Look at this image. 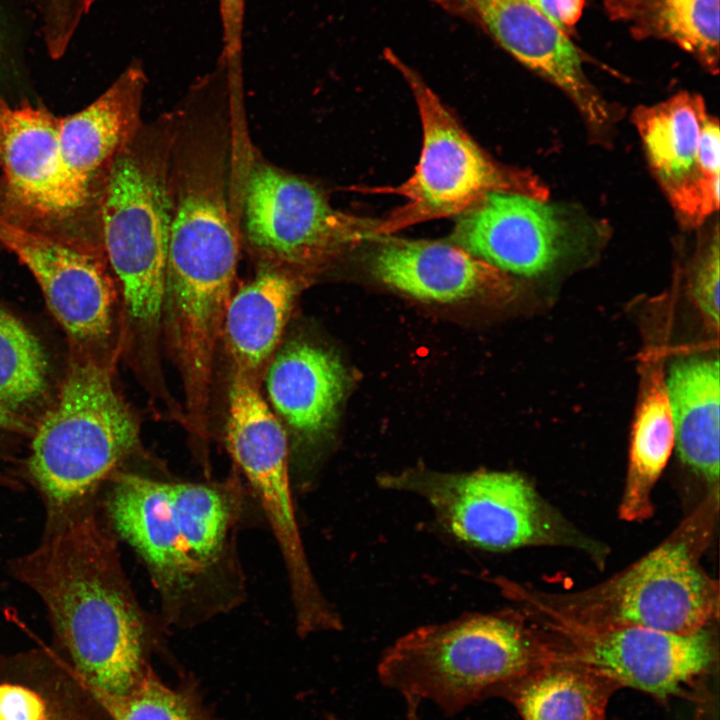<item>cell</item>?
Instances as JSON below:
<instances>
[{
	"instance_id": "7a4b0ae2",
	"label": "cell",
	"mask_w": 720,
	"mask_h": 720,
	"mask_svg": "<svg viewBox=\"0 0 720 720\" xmlns=\"http://www.w3.org/2000/svg\"><path fill=\"white\" fill-rule=\"evenodd\" d=\"M238 246L223 193L196 179L173 207L162 321L184 390L187 424L208 431L214 356L232 297Z\"/></svg>"
},
{
	"instance_id": "cb8c5ba5",
	"label": "cell",
	"mask_w": 720,
	"mask_h": 720,
	"mask_svg": "<svg viewBox=\"0 0 720 720\" xmlns=\"http://www.w3.org/2000/svg\"><path fill=\"white\" fill-rule=\"evenodd\" d=\"M674 446L665 376L656 369L647 378L632 426L628 473L619 506L623 520L642 521L652 515V491Z\"/></svg>"
},
{
	"instance_id": "d6986e66",
	"label": "cell",
	"mask_w": 720,
	"mask_h": 720,
	"mask_svg": "<svg viewBox=\"0 0 720 720\" xmlns=\"http://www.w3.org/2000/svg\"><path fill=\"white\" fill-rule=\"evenodd\" d=\"M144 82L142 69L132 64L88 106L60 117L64 165L78 192L96 209L110 163L138 134Z\"/></svg>"
},
{
	"instance_id": "8fae6325",
	"label": "cell",
	"mask_w": 720,
	"mask_h": 720,
	"mask_svg": "<svg viewBox=\"0 0 720 720\" xmlns=\"http://www.w3.org/2000/svg\"><path fill=\"white\" fill-rule=\"evenodd\" d=\"M59 122L43 104H11L0 97V214L25 227L87 242L76 223L97 210L66 170Z\"/></svg>"
},
{
	"instance_id": "9a60e30c",
	"label": "cell",
	"mask_w": 720,
	"mask_h": 720,
	"mask_svg": "<svg viewBox=\"0 0 720 720\" xmlns=\"http://www.w3.org/2000/svg\"><path fill=\"white\" fill-rule=\"evenodd\" d=\"M545 201L490 192L458 215L451 241L505 273H543L559 259L568 238L567 223Z\"/></svg>"
},
{
	"instance_id": "4316f807",
	"label": "cell",
	"mask_w": 720,
	"mask_h": 720,
	"mask_svg": "<svg viewBox=\"0 0 720 720\" xmlns=\"http://www.w3.org/2000/svg\"><path fill=\"white\" fill-rule=\"evenodd\" d=\"M49 363L30 329L0 305V405L25 416L45 396Z\"/></svg>"
},
{
	"instance_id": "5bb4252c",
	"label": "cell",
	"mask_w": 720,
	"mask_h": 720,
	"mask_svg": "<svg viewBox=\"0 0 720 720\" xmlns=\"http://www.w3.org/2000/svg\"><path fill=\"white\" fill-rule=\"evenodd\" d=\"M477 27L526 68L562 90L592 128H607L612 112L583 68L580 50L528 0H431Z\"/></svg>"
},
{
	"instance_id": "6da1fadb",
	"label": "cell",
	"mask_w": 720,
	"mask_h": 720,
	"mask_svg": "<svg viewBox=\"0 0 720 720\" xmlns=\"http://www.w3.org/2000/svg\"><path fill=\"white\" fill-rule=\"evenodd\" d=\"M105 520V519H104ZM99 509L9 561L42 601L59 646L94 696L128 693L152 667L153 638Z\"/></svg>"
},
{
	"instance_id": "ffe728a7",
	"label": "cell",
	"mask_w": 720,
	"mask_h": 720,
	"mask_svg": "<svg viewBox=\"0 0 720 720\" xmlns=\"http://www.w3.org/2000/svg\"><path fill=\"white\" fill-rule=\"evenodd\" d=\"M346 386L347 375L339 358L307 342L282 348L266 373L274 410L297 436L308 441L333 427Z\"/></svg>"
},
{
	"instance_id": "e0dca14e",
	"label": "cell",
	"mask_w": 720,
	"mask_h": 720,
	"mask_svg": "<svg viewBox=\"0 0 720 720\" xmlns=\"http://www.w3.org/2000/svg\"><path fill=\"white\" fill-rule=\"evenodd\" d=\"M104 488L105 521L141 556L162 594L173 600L191 593L203 574L182 537L169 482L118 470Z\"/></svg>"
},
{
	"instance_id": "f546056e",
	"label": "cell",
	"mask_w": 720,
	"mask_h": 720,
	"mask_svg": "<svg viewBox=\"0 0 720 720\" xmlns=\"http://www.w3.org/2000/svg\"><path fill=\"white\" fill-rule=\"evenodd\" d=\"M0 720H58L46 698L32 687L0 682Z\"/></svg>"
},
{
	"instance_id": "83f0119b",
	"label": "cell",
	"mask_w": 720,
	"mask_h": 720,
	"mask_svg": "<svg viewBox=\"0 0 720 720\" xmlns=\"http://www.w3.org/2000/svg\"><path fill=\"white\" fill-rule=\"evenodd\" d=\"M111 720H223L207 704L200 682L183 673L167 685L151 667L128 693L95 696Z\"/></svg>"
},
{
	"instance_id": "484cf974",
	"label": "cell",
	"mask_w": 720,
	"mask_h": 720,
	"mask_svg": "<svg viewBox=\"0 0 720 720\" xmlns=\"http://www.w3.org/2000/svg\"><path fill=\"white\" fill-rule=\"evenodd\" d=\"M182 537L204 575L220 559L232 524V497L216 486L169 482Z\"/></svg>"
},
{
	"instance_id": "9c48e42d",
	"label": "cell",
	"mask_w": 720,
	"mask_h": 720,
	"mask_svg": "<svg viewBox=\"0 0 720 720\" xmlns=\"http://www.w3.org/2000/svg\"><path fill=\"white\" fill-rule=\"evenodd\" d=\"M243 221L252 248L297 275L380 237V220L337 210L310 182L263 163L249 172Z\"/></svg>"
},
{
	"instance_id": "603a6c76",
	"label": "cell",
	"mask_w": 720,
	"mask_h": 720,
	"mask_svg": "<svg viewBox=\"0 0 720 720\" xmlns=\"http://www.w3.org/2000/svg\"><path fill=\"white\" fill-rule=\"evenodd\" d=\"M720 0H601L607 16L638 40L674 44L706 71H719Z\"/></svg>"
},
{
	"instance_id": "4fadbf2b",
	"label": "cell",
	"mask_w": 720,
	"mask_h": 720,
	"mask_svg": "<svg viewBox=\"0 0 720 720\" xmlns=\"http://www.w3.org/2000/svg\"><path fill=\"white\" fill-rule=\"evenodd\" d=\"M226 437L230 453L254 490L287 568L292 599L310 608L323 593L311 571L292 498L288 441L257 381L233 374L228 396Z\"/></svg>"
},
{
	"instance_id": "277c9868",
	"label": "cell",
	"mask_w": 720,
	"mask_h": 720,
	"mask_svg": "<svg viewBox=\"0 0 720 720\" xmlns=\"http://www.w3.org/2000/svg\"><path fill=\"white\" fill-rule=\"evenodd\" d=\"M538 659L541 646L521 612L470 613L401 636L384 651L377 673L387 688L451 716L505 695Z\"/></svg>"
},
{
	"instance_id": "d6a6232c",
	"label": "cell",
	"mask_w": 720,
	"mask_h": 720,
	"mask_svg": "<svg viewBox=\"0 0 720 720\" xmlns=\"http://www.w3.org/2000/svg\"><path fill=\"white\" fill-rule=\"evenodd\" d=\"M406 701V713H405V720H419L418 718V708L420 701L416 698L407 697L405 698ZM328 720H338L335 716L329 715Z\"/></svg>"
},
{
	"instance_id": "4dcf8cb0",
	"label": "cell",
	"mask_w": 720,
	"mask_h": 720,
	"mask_svg": "<svg viewBox=\"0 0 720 720\" xmlns=\"http://www.w3.org/2000/svg\"><path fill=\"white\" fill-rule=\"evenodd\" d=\"M218 5L224 56L233 73L241 57L246 0H218Z\"/></svg>"
},
{
	"instance_id": "8992f818",
	"label": "cell",
	"mask_w": 720,
	"mask_h": 720,
	"mask_svg": "<svg viewBox=\"0 0 720 720\" xmlns=\"http://www.w3.org/2000/svg\"><path fill=\"white\" fill-rule=\"evenodd\" d=\"M696 544L681 531L631 567L584 591L546 594L510 582L506 594L578 626L643 627L693 634L718 614L719 589L699 566Z\"/></svg>"
},
{
	"instance_id": "f1b7e54d",
	"label": "cell",
	"mask_w": 720,
	"mask_h": 720,
	"mask_svg": "<svg viewBox=\"0 0 720 720\" xmlns=\"http://www.w3.org/2000/svg\"><path fill=\"white\" fill-rule=\"evenodd\" d=\"M719 229L704 238L691 270V293L704 319L714 329L719 327Z\"/></svg>"
},
{
	"instance_id": "3957f363",
	"label": "cell",
	"mask_w": 720,
	"mask_h": 720,
	"mask_svg": "<svg viewBox=\"0 0 720 720\" xmlns=\"http://www.w3.org/2000/svg\"><path fill=\"white\" fill-rule=\"evenodd\" d=\"M138 443V423L110 366L72 349L57 400L34 426L24 464V478L44 505V534L98 510L104 486Z\"/></svg>"
},
{
	"instance_id": "1f68e13d",
	"label": "cell",
	"mask_w": 720,
	"mask_h": 720,
	"mask_svg": "<svg viewBox=\"0 0 720 720\" xmlns=\"http://www.w3.org/2000/svg\"><path fill=\"white\" fill-rule=\"evenodd\" d=\"M528 1L569 37L575 36L576 26L587 2V0Z\"/></svg>"
},
{
	"instance_id": "30bf717a",
	"label": "cell",
	"mask_w": 720,
	"mask_h": 720,
	"mask_svg": "<svg viewBox=\"0 0 720 720\" xmlns=\"http://www.w3.org/2000/svg\"><path fill=\"white\" fill-rule=\"evenodd\" d=\"M0 245L30 271L72 349L110 366L119 291L102 246L25 227L1 214Z\"/></svg>"
},
{
	"instance_id": "7402d4cb",
	"label": "cell",
	"mask_w": 720,
	"mask_h": 720,
	"mask_svg": "<svg viewBox=\"0 0 720 720\" xmlns=\"http://www.w3.org/2000/svg\"><path fill=\"white\" fill-rule=\"evenodd\" d=\"M719 360L675 361L665 377L681 461L710 483L719 478Z\"/></svg>"
},
{
	"instance_id": "ba28073f",
	"label": "cell",
	"mask_w": 720,
	"mask_h": 720,
	"mask_svg": "<svg viewBox=\"0 0 720 720\" xmlns=\"http://www.w3.org/2000/svg\"><path fill=\"white\" fill-rule=\"evenodd\" d=\"M377 482L384 490L422 498L448 534L478 549L498 552L560 541L558 520L516 472L415 468Z\"/></svg>"
},
{
	"instance_id": "2e32d148",
	"label": "cell",
	"mask_w": 720,
	"mask_h": 720,
	"mask_svg": "<svg viewBox=\"0 0 720 720\" xmlns=\"http://www.w3.org/2000/svg\"><path fill=\"white\" fill-rule=\"evenodd\" d=\"M708 116L703 98L690 92L640 106L633 113L650 167L688 226L702 224L719 208L720 177L709 175L700 158Z\"/></svg>"
},
{
	"instance_id": "d4e9b609",
	"label": "cell",
	"mask_w": 720,
	"mask_h": 720,
	"mask_svg": "<svg viewBox=\"0 0 720 720\" xmlns=\"http://www.w3.org/2000/svg\"><path fill=\"white\" fill-rule=\"evenodd\" d=\"M611 681L561 664L525 675L505 693L522 720H605Z\"/></svg>"
},
{
	"instance_id": "5b68a950",
	"label": "cell",
	"mask_w": 720,
	"mask_h": 720,
	"mask_svg": "<svg viewBox=\"0 0 720 720\" xmlns=\"http://www.w3.org/2000/svg\"><path fill=\"white\" fill-rule=\"evenodd\" d=\"M172 212L162 159L136 135L110 163L97 203L100 243L130 343L148 344L162 322Z\"/></svg>"
},
{
	"instance_id": "52a82bcc",
	"label": "cell",
	"mask_w": 720,
	"mask_h": 720,
	"mask_svg": "<svg viewBox=\"0 0 720 720\" xmlns=\"http://www.w3.org/2000/svg\"><path fill=\"white\" fill-rule=\"evenodd\" d=\"M384 58L403 77L416 101L422 126V149L411 177L383 191L407 203L380 220L379 236L436 218L458 216L490 192H511L546 200L548 190L527 170L491 159L443 105L422 76L392 49Z\"/></svg>"
},
{
	"instance_id": "7c38bea8",
	"label": "cell",
	"mask_w": 720,
	"mask_h": 720,
	"mask_svg": "<svg viewBox=\"0 0 720 720\" xmlns=\"http://www.w3.org/2000/svg\"><path fill=\"white\" fill-rule=\"evenodd\" d=\"M524 611L537 615L561 640L558 649L543 646L546 662L578 667L661 699L679 694L714 658L712 639L704 629L693 634L635 626L593 629L545 611Z\"/></svg>"
},
{
	"instance_id": "836d02e7",
	"label": "cell",
	"mask_w": 720,
	"mask_h": 720,
	"mask_svg": "<svg viewBox=\"0 0 720 720\" xmlns=\"http://www.w3.org/2000/svg\"><path fill=\"white\" fill-rule=\"evenodd\" d=\"M0 487L20 491L23 489V484L18 479L0 472Z\"/></svg>"
},
{
	"instance_id": "44dd1931",
	"label": "cell",
	"mask_w": 720,
	"mask_h": 720,
	"mask_svg": "<svg viewBox=\"0 0 720 720\" xmlns=\"http://www.w3.org/2000/svg\"><path fill=\"white\" fill-rule=\"evenodd\" d=\"M301 279L300 275L270 265L232 295L222 334L235 373L257 381L261 370L270 363Z\"/></svg>"
},
{
	"instance_id": "ac0fdd59",
	"label": "cell",
	"mask_w": 720,
	"mask_h": 720,
	"mask_svg": "<svg viewBox=\"0 0 720 720\" xmlns=\"http://www.w3.org/2000/svg\"><path fill=\"white\" fill-rule=\"evenodd\" d=\"M369 267L383 284L437 303L505 300L514 291L507 273L454 243L378 238Z\"/></svg>"
}]
</instances>
